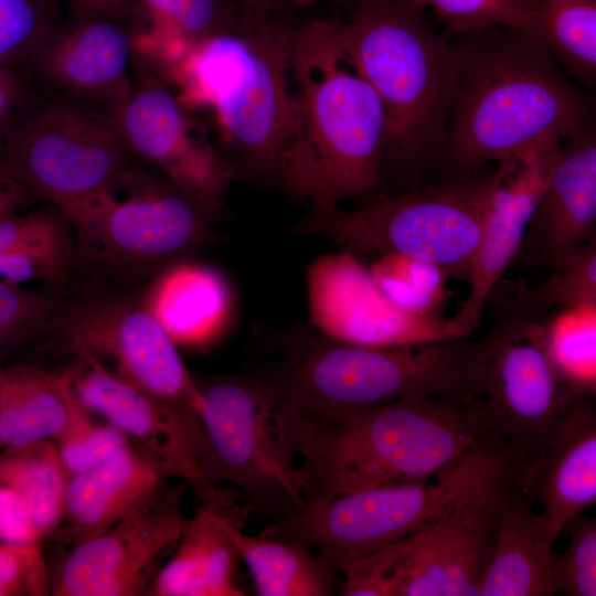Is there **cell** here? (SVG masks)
<instances>
[{"mask_svg": "<svg viewBox=\"0 0 596 596\" xmlns=\"http://www.w3.org/2000/svg\"><path fill=\"white\" fill-rule=\"evenodd\" d=\"M2 448L1 444H0V449Z\"/></svg>", "mask_w": 596, "mask_h": 596, "instance_id": "49", "label": "cell"}, {"mask_svg": "<svg viewBox=\"0 0 596 596\" xmlns=\"http://www.w3.org/2000/svg\"><path fill=\"white\" fill-rule=\"evenodd\" d=\"M43 334L62 353L109 362L108 369L202 432L198 382L142 298L100 292L61 301Z\"/></svg>", "mask_w": 596, "mask_h": 596, "instance_id": "13", "label": "cell"}, {"mask_svg": "<svg viewBox=\"0 0 596 596\" xmlns=\"http://www.w3.org/2000/svg\"><path fill=\"white\" fill-rule=\"evenodd\" d=\"M73 232L72 225L53 203L19 215L0 217V254Z\"/></svg>", "mask_w": 596, "mask_h": 596, "instance_id": "42", "label": "cell"}, {"mask_svg": "<svg viewBox=\"0 0 596 596\" xmlns=\"http://www.w3.org/2000/svg\"><path fill=\"white\" fill-rule=\"evenodd\" d=\"M491 294L494 344L483 366L485 403L496 427L526 460L535 458L557 424L595 395L576 390L550 358L543 340L545 313L536 311L520 281Z\"/></svg>", "mask_w": 596, "mask_h": 596, "instance_id": "11", "label": "cell"}, {"mask_svg": "<svg viewBox=\"0 0 596 596\" xmlns=\"http://www.w3.org/2000/svg\"><path fill=\"white\" fill-rule=\"evenodd\" d=\"M340 18H307L294 30L291 127L277 179L290 198L338 205L381 184L386 145L382 103L338 41Z\"/></svg>", "mask_w": 596, "mask_h": 596, "instance_id": "3", "label": "cell"}, {"mask_svg": "<svg viewBox=\"0 0 596 596\" xmlns=\"http://www.w3.org/2000/svg\"><path fill=\"white\" fill-rule=\"evenodd\" d=\"M520 485L542 505L554 536L596 501V409L594 398L572 409L542 450L523 467Z\"/></svg>", "mask_w": 596, "mask_h": 596, "instance_id": "22", "label": "cell"}, {"mask_svg": "<svg viewBox=\"0 0 596 596\" xmlns=\"http://www.w3.org/2000/svg\"><path fill=\"white\" fill-rule=\"evenodd\" d=\"M546 351L576 390L596 391V306L563 308L543 322Z\"/></svg>", "mask_w": 596, "mask_h": 596, "instance_id": "32", "label": "cell"}, {"mask_svg": "<svg viewBox=\"0 0 596 596\" xmlns=\"http://www.w3.org/2000/svg\"><path fill=\"white\" fill-rule=\"evenodd\" d=\"M519 465L520 457L508 443L479 447L434 481L395 482L307 500L269 522L260 535L302 541L340 574L352 561L424 530L467 491L517 471Z\"/></svg>", "mask_w": 596, "mask_h": 596, "instance_id": "8", "label": "cell"}, {"mask_svg": "<svg viewBox=\"0 0 596 596\" xmlns=\"http://www.w3.org/2000/svg\"><path fill=\"white\" fill-rule=\"evenodd\" d=\"M198 386L204 476L234 486L251 512L269 522L304 507L305 482L274 435L260 374L221 375Z\"/></svg>", "mask_w": 596, "mask_h": 596, "instance_id": "12", "label": "cell"}, {"mask_svg": "<svg viewBox=\"0 0 596 596\" xmlns=\"http://www.w3.org/2000/svg\"><path fill=\"white\" fill-rule=\"evenodd\" d=\"M561 533L568 534V544L562 552L551 554L553 595L595 596L596 521L578 514L563 525Z\"/></svg>", "mask_w": 596, "mask_h": 596, "instance_id": "38", "label": "cell"}, {"mask_svg": "<svg viewBox=\"0 0 596 596\" xmlns=\"http://www.w3.org/2000/svg\"><path fill=\"white\" fill-rule=\"evenodd\" d=\"M542 46L581 85L596 86V0H539Z\"/></svg>", "mask_w": 596, "mask_h": 596, "instance_id": "31", "label": "cell"}, {"mask_svg": "<svg viewBox=\"0 0 596 596\" xmlns=\"http://www.w3.org/2000/svg\"><path fill=\"white\" fill-rule=\"evenodd\" d=\"M370 272L382 291L397 305L412 311L436 315L447 277L436 266L386 255L379 257Z\"/></svg>", "mask_w": 596, "mask_h": 596, "instance_id": "37", "label": "cell"}, {"mask_svg": "<svg viewBox=\"0 0 596 596\" xmlns=\"http://www.w3.org/2000/svg\"><path fill=\"white\" fill-rule=\"evenodd\" d=\"M23 192L20 185L0 174V217L15 212Z\"/></svg>", "mask_w": 596, "mask_h": 596, "instance_id": "46", "label": "cell"}, {"mask_svg": "<svg viewBox=\"0 0 596 596\" xmlns=\"http://www.w3.org/2000/svg\"><path fill=\"white\" fill-rule=\"evenodd\" d=\"M68 17H104L134 26L137 4L135 0H68Z\"/></svg>", "mask_w": 596, "mask_h": 596, "instance_id": "45", "label": "cell"}, {"mask_svg": "<svg viewBox=\"0 0 596 596\" xmlns=\"http://www.w3.org/2000/svg\"><path fill=\"white\" fill-rule=\"evenodd\" d=\"M596 238V130L561 146L512 266L550 267Z\"/></svg>", "mask_w": 596, "mask_h": 596, "instance_id": "21", "label": "cell"}, {"mask_svg": "<svg viewBox=\"0 0 596 596\" xmlns=\"http://www.w3.org/2000/svg\"><path fill=\"white\" fill-rule=\"evenodd\" d=\"M184 489V483L164 480L106 532L73 545L50 578V594H147L162 557L174 550L188 523Z\"/></svg>", "mask_w": 596, "mask_h": 596, "instance_id": "17", "label": "cell"}, {"mask_svg": "<svg viewBox=\"0 0 596 596\" xmlns=\"http://www.w3.org/2000/svg\"><path fill=\"white\" fill-rule=\"evenodd\" d=\"M76 257L74 232L0 254V281H44L60 288L70 279Z\"/></svg>", "mask_w": 596, "mask_h": 596, "instance_id": "39", "label": "cell"}, {"mask_svg": "<svg viewBox=\"0 0 596 596\" xmlns=\"http://www.w3.org/2000/svg\"><path fill=\"white\" fill-rule=\"evenodd\" d=\"M560 148V138L546 137L498 161L499 177L472 265L470 290L454 317L472 331L490 291L511 267Z\"/></svg>", "mask_w": 596, "mask_h": 596, "instance_id": "20", "label": "cell"}, {"mask_svg": "<svg viewBox=\"0 0 596 596\" xmlns=\"http://www.w3.org/2000/svg\"><path fill=\"white\" fill-rule=\"evenodd\" d=\"M499 177L471 172L458 180L415 188L347 211L316 206L291 231L319 235L356 257L397 255L436 266L469 283Z\"/></svg>", "mask_w": 596, "mask_h": 596, "instance_id": "7", "label": "cell"}, {"mask_svg": "<svg viewBox=\"0 0 596 596\" xmlns=\"http://www.w3.org/2000/svg\"><path fill=\"white\" fill-rule=\"evenodd\" d=\"M134 54L162 70L194 44L236 28L242 18L232 0H135Z\"/></svg>", "mask_w": 596, "mask_h": 596, "instance_id": "27", "label": "cell"}, {"mask_svg": "<svg viewBox=\"0 0 596 596\" xmlns=\"http://www.w3.org/2000/svg\"><path fill=\"white\" fill-rule=\"evenodd\" d=\"M241 10L236 28L194 44L160 73L190 109L212 114L238 179L276 180L291 127L296 24L280 8Z\"/></svg>", "mask_w": 596, "mask_h": 596, "instance_id": "4", "label": "cell"}, {"mask_svg": "<svg viewBox=\"0 0 596 596\" xmlns=\"http://www.w3.org/2000/svg\"><path fill=\"white\" fill-rule=\"evenodd\" d=\"M340 1H344V2H347V3H352V2L355 1V0H340Z\"/></svg>", "mask_w": 596, "mask_h": 596, "instance_id": "48", "label": "cell"}, {"mask_svg": "<svg viewBox=\"0 0 596 596\" xmlns=\"http://www.w3.org/2000/svg\"><path fill=\"white\" fill-rule=\"evenodd\" d=\"M435 17L454 36L490 26L517 29L542 45V9L539 0H409Z\"/></svg>", "mask_w": 596, "mask_h": 596, "instance_id": "33", "label": "cell"}, {"mask_svg": "<svg viewBox=\"0 0 596 596\" xmlns=\"http://www.w3.org/2000/svg\"><path fill=\"white\" fill-rule=\"evenodd\" d=\"M306 501L424 481L476 448L508 443L483 398L413 396L290 427L277 436Z\"/></svg>", "mask_w": 596, "mask_h": 596, "instance_id": "2", "label": "cell"}, {"mask_svg": "<svg viewBox=\"0 0 596 596\" xmlns=\"http://www.w3.org/2000/svg\"><path fill=\"white\" fill-rule=\"evenodd\" d=\"M54 441L70 476L91 470L131 445L118 427L97 422L76 398L73 389L66 424Z\"/></svg>", "mask_w": 596, "mask_h": 596, "instance_id": "34", "label": "cell"}, {"mask_svg": "<svg viewBox=\"0 0 596 596\" xmlns=\"http://www.w3.org/2000/svg\"><path fill=\"white\" fill-rule=\"evenodd\" d=\"M311 323L324 337L351 344L398 347L470 338L455 318L408 310L389 298L359 257L345 252L313 262L306 278Z\"/></svg>", "mask_w": 596, "mask_h": 596, "instance_id": "18", "label": "cell"}, {"mask_svg": "<svg viewBox=\"0 0 596 596\" xmlns=\"http://www.w3.org/2000/svg\"><path fill=\"white\" fill-rule=\"evenodd\" d=\"M457 82L435 166L441 181L546 137L595 129V103L553 55L525 33L490 26L451 36Z\"/></svg>", "mask_w": 596, "mask_h": 596, "instance_id": "1", "label": "cell"}, {"mask_svg": "<svg viewBox=\"0 0 596 596\" xmlns=\"http://www.w3.org/2000/svg\"><path fill=\"white\" fill-rule=\"evenodd\" d=\"M66 219L76 249L123 276H156L189 259L213 237L214 219L201 202L137 164L113 192L82 204Z\"/></svg>", "mask_w": 596, "mask_h": 596, "instance_id": "10", "label": "cell"}, {"mask_svg": "<svg viewBox=\"0 0 596 596\" xmlns=\"http://www.w3.org/2000/svg\"><path fill=\"white\" fill-rule=\"evenodd\" d=\"M3 449L0 482L24 500L43 540L52 536L63 522L70 478L54 439Z\"/></svg>", "mask_w": 596, "mask_h": 596, "instance_id": "30", "label": "cell"}, {"mask_svg": "<svg viewBox=\"0 0 596 596\" xmlns=\"http://www.w3.org/2000/svg\"><path fill=\"white\" fill-rule=\"evenodd\" d=\"M132 55L131 25L104 17H68L26 71L42 85L107 114L130 92Z\"/></svg>", "mask_w": 596, "mask_h": 596, "instance_id": "19", "label": "cell"}, {"mask_svg": "<svg viewBox=\"0 0 596 596\" xmlns=\"http://www.w3.org/2000/svg\"><path fill=\"white\" fill-rule=\"evenodd\" d=\"M515 483L508 490L481 596H552L550 560L556 541L544 514Z\"/></svg>", "mask_w": 596, "mask_h": 596, "instance_id": "25", "label": "cell"}, {"mask_svg": "<svg viewBox=\"0 0 596 596\" xmlns=\"http://www.w3.org/2000/svg\"><path fill=\"white\" fill-rule=\"evenodd\" d=\"M50 594V575L42 546L0 542V596Z\"/></svg>", "mask_w": 596, "mask_h": 596, "instance_id": "41", "label": "cell"}, {"mask_svg": "<svg viewBox=\"0 0 596 596\" xmlns=\"http://www.w3.org/2000/svg\"><path fill=\"white\" fill-rule=\"evenodd\" d=\"M177 345L205 348L224 331L232 296L224 276L184 259L155 276L141 297Z\"/></svg>", "mask_w": 596, "mask_h": 596, "instance_id": "24", "label": "cell"}, {"mask_svg": "<svg viewBox=\"0 0 596 596\" xmlns=\"http://www.w3.org/2000/svg\"><path fill=\"white\" fill-rule=\"evenodd\" d=\"M61 301L46 291L0 281V349L43 334Z\"/></svg>", "mask_w": 596, "mask_h": 596, "instance_id": "40", "label": "cell"}, {"mask_svg": "<svg viewBox=\"0 0 596 596\" xmlns=\"http://www.w3.org/2000/svg\"><path fill=\"white\" fill-rule=\"evenodd\" d=\"M222 514L200 505L189 518L170 560L156 574L147 595L243 596L236 579L234 545Z\"/></svg>", "mask_w": 596, "mask_h": 596, "instance_id": "26", "label": "cell"}, {"mask_svg": "<svg viewBox=\"0 0 596 596\" xmlns=\"http://www.w3.org/2000/svg\"><path fill=\"white\" fill-rule=\"evenodd\" d=\"M137 162L105 111L35 78L0 139V174L64 215L113 192Z\"/></svg>", "mask_w": 596, "mask_h": 596, "instance_id": "9", "label": "cell"}, {"mask_svg": "<svg viewBox=\"0 0 596 596\" xmlns=\"http://www.w3.org/2000/svg\"><path fill=\"white\" fill-rule=\"evenodd\" d=\"M481 364L476 340L368 347L324 337L295 347L276 371L260 376L277 438L300 424L405 397H472Z\"/></svg>", "mask_w": 596, "mask_h": 596, "instance_id": "5", "label": "cell"}, {"mask_svg": "<svg viewBox=\"0 0 596 596\" xmlns=\"http://www.w3.org/2000/svg\"><path fill=\"white\" fill-rule=\"evenodd\" d=\"M340 19L338 41L348 60L377 94L385 115L382 172L412 180L435 166L450 116L457 52L425 9L409 0H355Z\"/></svg>", "mask_w": 596, "mask_h": 596, "instance_id": "6", "label": "cell"}, {"mask_svg": "<svg viewBox=\"0 0 596 596\" xmlns=\"http://www.w3.org/2000/svg\"><path fill=\"white\" fill-rule=\"evenodd\" d=\"M321 0H240V6L242 9L257 12V13H268L278 8L280 3H289L296 7H309Z\"/></svg>", "mask_w": 596, "mask_h": 596, "instance_id": "47", "label": "cell"}, {"mask_svg": "<svg viewBox=\"0 0 596 596\" xmlns=\"http://www.w3.org/2000/svg\"><path fill=\"white\" fill-rule=\"evenodd\" d=\"M526 296L541 313L553 307L596 306V238L550 266L547 278L536 287H528Z\"/></svg>", "mask_w": 596, "mask_h": 596, "instance_id": "36", "label": "cell"}, {"mask_svg": "<svg viewBox=\"0 0 596 596\" xmlns=\"http://www.w3.org/2000/svg\"><path fill=\"white\" fill-rule=\"evenodd\" d=\"M167 479L158 462L132 444L104 464L70 476L62 538L76 545L100 535Z\"/></svg>", "mask_w": 596, "mask_h": 596, "instance_id": "23", "label": "cell"}, {"mask_svg": "<svg viewBox=\"0 0 596 596\" xmlns=\"http://www.w3.org/2000/svg\"><path fill=\"white\" fill-rule=\"evenodd\" d=\"M62 15L61 0H0V63L26 70Z\"/></svg>", "mask_w": 596, "mask_h": 596, "instance_id": "35", "label": "cell"}, {"mask_svg": "<svg viewBox=\"0 0 596 596\" xmlns=\"http://www.w3.org/2000/svg\"><path fill=\"white\" fill-rule=\"evenodd\" d=\"M234 549L249 570L260 596H331L339 573L307 543L284 538L253 536L223 519Z\"/></svg>", "mask_w": 596, "mask_h": 596, "instance_id": "29", "label": "cell"}, {"mask_svg": "<svg viewBox=\"0 0 596 596\" xmlns=\"http://www.w3.org/2000/svg\"><path fill=\"white\" fill-rule=\"evenodd\" d=\"M76 398L146 450L168 478L193 489L201 504L243 526L249 509L240 493L211 482L201 468L203 435L177 411L119 376L98 360L81 355L68 365Z\"/></svg>", "mask_w": 596, "mask_h": 596, "instance_id": "16", "label": "cell"}, {"mask_svg": "<svg viewBox=\"0 0 596 596\" xmlns=\"http://www.w3.org/2000/svg\"><path fill=\"white\" fill-rule=\"evenodd\" d=\"M42 534L24 500L0 482V542L19 546H41Z\"/></svg>", "mask_w": 596, "mask_h": 596, "instance_id": "43", "label": "cell"}, {"mask_svg": "<svg viewBox=\"0 0 596 596\" xmlns=\"http://www.w3.org/2000/svg\"><path fill=\"white\" fill-rule=\"evenodd\" d=\"M71 371L0 368V444L13 448L55 439L68 417Z\"/></svg>", "mask_w": 596, "mask_h": 596, "instance_id": "28", "label": "cell"}, {"mask_svg": "<svg viewBox=\"0 0 596 596\" xmlns=\"http://www.w3.org/2000/svg\"><path fill=\"white\" fill-rule=\"evenodd\" d=\"M520 476L480 483L427 528L391 544V596H481L504 497Z\"/></svg>", "mask_w": 596, "mask_h": 596, "instance_id": "15", "label": "cell"}, {"mask_svg": "<svg viewBox=\"0 0 596 596\" xmlns=\"http://www.w3.org/2000/svg\"><path fill=\"white\" fill-rule=\"evenodd\" d=\"M34 85V77L23 68L0 63V139L8 130Z\"/></svg>", "mask_w": 596, "mask_h": 596, "instance_id": "44", "label": "cell"}, {"mask_svg": "<svg viewBox=\"0 0 596 596\" xmlns=\"http://www.w3.org/2000/svg\"><path fill=\"white\" fill-rule=\"evenodd\" d=\"M107 116L137 161L155 167L219 219L238 175L155 66L132 55L130 92Z\"/></svg>", "mask_w": 596, "mask_h": 596, "instance_id": "14", "label": "cell"}]
</instances>
